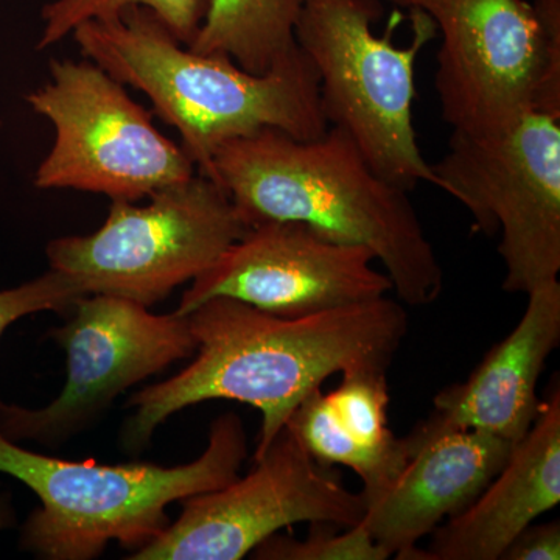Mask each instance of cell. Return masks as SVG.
Instances as JSON below:
<instances>
[{
  "label": "cell",
  "instance_id": "14",
  "mask_svg": "<svg viewBox=\"0 0 560 560\" xmlns=\"http://www.w3.org/2000/svg\"><path fill=\"white\" fill-rule=\"evenodd\" d=\"M517 444L485 431L444 433L418 448L360 525L400 560H427L418 541L467 510Z\"/></svg>",
  "mask_w": 560,
  "mask_h": 560
},
{
  "label": "cell",
  "instance_id": "3",
  "mask_svg": "<svg viewBox=\"0 0 560 560\" xmlns=\"http://www.w3.org/2000/svg\"><path fill=\"white\" fill-rule=\"evenodd\" d=\"M72 36L83 58L149 97L201 175H210L213 153L228 140L265 128L311 140L329 128L318 75L300 47L271 72L254 75L224 55L184 46L143 7L84 22Z\"/></svg>",
  "mask_w": 560,
  "mask_h": 560
},
{
  "label": "cell",
  "instance_id": "12",
  "mask_svg": "<svg viewBox=\"0 0 560 560\" xmlns=\"http://www.w3.org/2000/svg\"><path fill=\"white\" fill-rule=\"evenodd\" d=\"M364 246L346 245L300 221H267L191 280L176 315L212 298H232L272 315L296 318L378 300L393 290Z\"/></svg>",
  "mask_w": 560,
  "mask_h": 560
},
{
  "label": "cell",
  "instance_id": "20",
  "mask_svg": "<svg viewBox=\"0 0 560 560\" xmlns=\"http://www.w3.org/2000/svg\"><path fill=\"white\" fill-rule=\"evenodd\" d=\"M88 296L75 279L57 270L44 272L16 289L0 291V337L10 324L44 311H70L75 301Z\"/></svg>",
  "mask_w": 560,
  "mask_h": 560
},
{
  "label": "cell",
  "instance_id": "21",
  "mask_svg": "<svg viewBox=\"0 0 560 560\" xmlns=\"http://www.w3.org/2000/svg\"><path fill=\"white\" fill-rule=\"evenodd\" d=\"M560 523H530L515 536L500 560H559Z\"/></svg>",
  "mask_w": 560,
  "mask_h": 560
},
{
  "label": "cell",
  "instance_id": "16",
  "mask_svg": "<svg viewBox=\"0 0 560 560\" xmlns=\"http://www.w3.org/2000/svg\"><path fill=\"white\" fill-rule=\"evenodd\" d=\"M385 371H349L330 393L313 389L290 416L285 429L316 463L355 471L366 506L407 466L405 441L388 427Z\"/></svg>",
  "mask_w": 560,
  "mask_h": 560
},
{
  "label": "cell",
  "instance_id": "18",
  "mask_svg": "<svg viewBox=\"0 0 560 560\" xmlns=\"http://www.w3.org/2000/svg\"><path fill=\"white\" fill-rule=\"evenodd\" d=\"M130 7L153 11L184 46H189L209 9V0H51L43 9V32L36 49L60 44L84 22L108 20Z\"/></svg>",
  "mask_w": 560,
  "mask_h": 560
},
{
  "label": "cell",
  "instance_id": "10",
  "mask_svg": "<svg viewBox=\"0 0 560 560\" xmlns=\"http://www.w3.org/2000/svg\"><path fill=\"white\" fill-rule=\"evenodd\" d=\"M50 337L68 357L65 388L47 407L31 410L0 400V434L57 448L90 429L117 396L197 352L189 318L153 315L149 307L108 294H88Z\"/></svg>",
  "mask_w": 560,
  "mask_h": 560
},
{
  "label": "cell",
  "instance_id": "8",
  "mask_svg": "<svg viewBox=\"0 0 560 560\" xmlns=\"http://www.w3.org/2000/svg\"><path fill=\"white\" fill-rule=\"evenodd\" d=\"M50 79L25 97L55 138L33 184L138 202L197 173L183 147L165 138L127 86L95 62L51 60Z\"/></svg>",
  "mask_w": 560,
  "mask_h": 560
},
{
  "label": "cell",
  "instance_id": "13",
  "mask_svg": "<svg viewBox=\"0 0 560 560\" xmlns=\"http://www.w3.org/2000/svg\"><path fill=\"white\" fill-rule=\"evenodd\" d=\"M560 342V283L528 293L521 323L463 383L438 393L433 411L404 438L408 456L452 431L477 430L518 444L539 416L537 383Z\"/></svg>",
  "mask_w": 560,
  "mask_h": 560
},
{
  "label": "cell",
  "instance_id": "4",
  "mask_svg": "<svg viewBox=\"0 0 560 560\" xmlns=\"http://www.w3.org/2000/svg\"><path fill=\"white\" fill-rule=\"evenodd\" d=\"M248 455L242 419L224 412L210 427L200 458L183 466L73 463L25 451L0 434V474L40 501L21 530L22 550L47 560H91L110 541L138 551L171 525L167 508L224 488Z\"/></svg>",
  "mask_w": 560,
  "mask_h": 560
},
{
  "label": "cell",
  "instance_id": "2",
  "mask_svg": "<svg viewBox=\"0 0 560 560\" xmlns=\"http://www.w3.org/2000/svg\"><path fill=\"white\" fill-rule=\"evenodd\" d=\"M208 178L249 228L300 221L370 249L404 304L440 300L444 270L408 191L378 175L340 128L311 140L272 128L228 140L213 153Z\"/></svg>",
  "mask_w": 560,
  "mask_h": 560
},
{
  "label": "cell",
  "instance_id": "5",
  "mask_svg": "<svg viewBox=\"0 0 560 560\" xmlns=\"http://www.w3.org/2000/svg\"><path fill=\"white\" fill-rule=\"evenodd\" d=\"M382 0H302L294 38L319 80L329 127L340 128L372 168L407 191L419 183L441 187L422 156L412 125L416 60L436 36L429 14L411 10L410 46L375 36Z\"/></svg>",
  "mask_w": 560,
  "mask_h": 560
},
{
  "label": "cell",
  "instance_id": "1",
  "mask_svg": "<svg viewBox=\"0 0 560 560\" xmlns=\"http://www.w3.org/2000/svg\"><path fill=\"white\" fill-rule=\"evenodd\" d=\"M197 359L168 381L128 400L125 451L140 453L175 412L213 399L242 401L261 412L254 459L260 458L290 416L334 374L388 371L408 334L404 305L389 298L287 316L232 298H212L189 315Z\"/></svg>",
  "mask_w": 560,
  "mask_h": 560
},
{
  "label": "cell",
  "instance_id": "9",
  "mask_svg": "<svg viewBox=\"0 0 560 560\" xmlns=\"http://www.w3.org/2000/svg\"><path fill=\"white\" fill-rule=\"evenodd\" d=\"M441 190L486 234L500 232L503 290L525 293L560 271V119L529 113L492 138L452 132L431 165Z\"/></svg>",
  "mask_w": 560,
  "mask_h": 560
},
{
  "label": "cell",
  "instance_id": "15",
  "mask_svg": "<svg viewBox=\"0 0 560 560\" xmlns=\"http://www.w3.org/2000/svg\"><path fill=\"white\" fill-rule=\"evenodd\" d=\"M560 501V389L555 382L539 416L466 511L433 533L427 560H500L521 530Z\"/></svg>",
  "mask_w": 560,
  "mask_h": 560
},
{
  "label": "cell",
  "instance_id": "17",
  "mask_svg": "<svg viewBox=\"0 0 560 560\" xmlns=\"http://www.w3.org/2000/svg\"><path fill=\"white\" fill-rule=\"evenodd\" d=\"M302 0H209L189 49L219 54L254 75L271 72L298 49Z\"/></svg>",
  "mask_w": 560,
  "mask_h": 560
},
{
  "label": "cell",
  "instance_id": "6",
  "mask_svg": "<svg viewBox=\"0 0 560 560\" xmlns=\"http://www.w3.org/2000/svg\"><path fill=\"white\" fill-rule=\"evenodd\" d=\"M441 32L434 77L453 132L492 138L529 113L560 119V0H388Z\"/></svg>",
  "mask_w": 560,
  "mask_h": 560
},
{
  "label": "cell",
  "instance_id": "19",
  "mask_svg": "<svg viewBox=\"0 0 560 560\" xmlns=\"http://www.w3.org/2000/svg\"><path fill=\"white\" fill-rule=\"evenodd\" d=\"M260 560H386L388 552L375 544L361 525L342 528L334 523H311L305 539L271 536L253 551Z\"/></svg>",
  "mask_w": 560,
  "mask_h": 560
},
{
  "label": "cell",
  "instance_id": "22",
  "mask_svg": "<svg viewBox=\"0 0 560 560\" xmlns=\"http://www.w3.org/2000/svg\"><path fill=\"white\" fill-rule=\"evenodd\" d=\"M2 119H0V130H2Z\"/></svg>",
  "mask_w": 560,
  "mask_h": 560
},
{
  "label": "cell",
  "instance_id": "7",
  "mask_svg": "<svg viewBox=\"0 0 560 560\" xmlns=\"http://www.w3.org/2000/svg\"><path fill=\"white\" fill-rule=\"evenodd\" d=\"M149 200L113 201L94 234L51 241L50 270L75 279L86 294L151 307L197 279L249 230L223 187L198 172Z\"/></svg>",
  "mask_w": 560,
  "mask_h": 560
},
{
  "label": "cell",
  "instance_id": "11",
  "mask_svg": "<svg viewBox=\"0 0 560 560\" xmlns=\"http://www.w3.org/2000/svg\"><path fill=\"white\" fill-rule=\"evenodd\" d=\"M183 512L131 560H241L294 523L350 528L366 514L363 493L316 463L290 430L280 431L246 477L180 501Z\"/></svg>",
  "mask_w": 560,
  "mask_h": 560
}]
</instances>
